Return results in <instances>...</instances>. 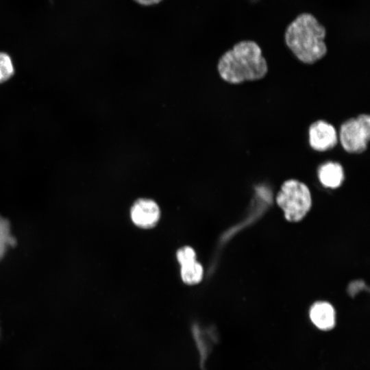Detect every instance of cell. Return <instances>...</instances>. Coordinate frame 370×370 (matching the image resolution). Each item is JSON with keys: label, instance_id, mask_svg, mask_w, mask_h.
<instances>
[{"label": "cell", "instance_id": "6da1fadb", "mask_svg": "<svg viewBox=\"0 0 370 370\" xmlns=\"http://www.w3.org/2000/svg\"><path fill=\"white\" fill-rule=\"evenodd\" d=\"M217 69L222 79L237 84L263 78L268 65L260 46L254 41L243 40L222 55Z\"/></svg>", "mask_w": 370, "mask_h": 370}, {"label": "cell", "instance_id": "7a4b0ae2", "mask_svg": "<svg viewBox=\"0 0 370 370\" xmlns=\"http://www.w3.org/2000/svg\"><path fill=\"white\" fill-rule=\"evenodd\" d=\"M326 29L310 13L298 15L287 27L286 45L301 62L313 64L327 53L324 42Z\"/></svg>", "mask_w": 370, "mask_h": 370}, {"label": "cell", "instance_id": "3957f363", "mask_svg": "<svg viewBox=\"0 0 370 370\" xmlns=\"http://www.w3.org/2000/svg\"><path fill=\"white\" fill-rule=\"evenodd\" d=\"M277 203L290 221H300L309 210L311 197L308 188L295 180L286 181L277 197Z\"/></svg>", "mask_w": 370, "mask_h": 370}, {"label": "cell", "instance_id": "277c9868", "mask_svg": "<svg viewBox=\"0 0 370 370\" xmlns=\"http://www.w3.org/2000/svg\"><path fill=\"white\" fill-rule=\"evenodd\" d=\"M341 144L348 153L365 151L370 140V116L362 114L343 122L339 131Z\"/></svg>", "mask_w": 370, "mask_h": 370}, {"label": "cell", "instance_id": "5b68a950", "mask_svg": "<svg viewBox=\"0 0 370 370\" xmlns=\"http://www.w3.org/2000/svg\"><path fill=\"white\" fill-rule=\"evenodd\" d=\"M308 134L310 147L318 151L330 149L338 143L335 128L323 120L312 123L309 127Z\"/></svg>", "mask_w": 370, "mask_h": 370}, {"label": "cell", "instance_id": "8992f818", "mask_svg": "<svg viewBox=\"0 0 370 370\" xmlns=\"http://www.w3.org/2000/svg\"><path fill=\"white\" fill-rule=\"evenodd\" d=\"M132 221L138 227L150 228L158 223L160 212L158 204L151 199H140L131 208Z\"/></svg>", "mask_w": 370, "mask_h": 370}, {"label": "cell", "instance_id": "52a82bcc", "mask_svg": "<svg viewBox=\"0 0 370 370\" xmlns=\"http://www.w3.org/2000/svg\"><path fill=\"white\" fill-rule=\"evenodd\" d=\"M310 318L315 327L321 330H330L335 325L334 309L325 301L313 304L310 310Z\"/></svg>", "mask_w": 370, "mask_h": 370}, {"label": "cell", "instance_id": "ba28073f", "mask_svg": "<svg viewBox=\"0 0 370 370\" xmlns=\"http://www.w3.org/2000/svg\"><path fill=\"white\" fill-rule=\"evenodd\" d=\"M319 178L321 182L327 187L336 188L343 180V170L342 166L337 162H329L319 169Z\"/></svg>", "mask_w": 370, "mask_h": 370}, {"label": "cell", "instance_id": "9c48e42d", "mask_svg": "<svg viewBox=\"0 0 370 370\" xmlns=\"http://www.w3.org/2000/svg\"><path fill=\"white\" fill-rule=\"evenodd\" d=\"M16 244V238L12 234L9 221L0 216V260L10 248Z\"/></svg>", "mask_w": 370, "mask_h": 370}, {"label": "cell", "instance_id": "30bf717a", "mask_svg": "<svg viewBox=\"0 0 370 370\" xmlns=\"http://www.w3.org/2000/svg\"><path fill=\"white\" fill-rule=\"evenodd\" d=\"M181 277L186 284L192 285L199 283L203 277L202 266L196 260L181 266Z\"/></svg>", "mask_w": 370, "mask_h": 370}, {"label": "cell", "instance_id": "8fae6325", "mask_svg": "<svg viewBox=\"0 0 370 370\" xmlns=\"http://www.w3.org/2000/svg\"><path fill=\"white\" fill-rule=\"evenodd\" d=\"M14 74V66L10 55L0 51V84L8 81Z\"/></svg>", "mask_w": 370, "mask_h": 370}, {"label": "cell", "instance_id": "7c38bea8", "mask_svg": "<svg viewBox=\"0 0 370 370\" xmlns=\"http://www.w3.org/2000/svg\"><path fill=\"white\" fill-rule=\"evenodd\" d=\"M195 252L193 248L185 246L180 248L177 253V258L181 266L195 261Z\"/></svg>", "mask_w": 370, "mask_h": 370}, {"label": "cell", "instance_id": "4fadbf2b", "mask_svg": "<svg viewBox=\"0 0 370 370\" xmlns=\"http://www.w3.org/2000/svg\"><path fill=\"white\" fill-rule=\"evenodd\" d=\"M136 3L143 6H151L160 3L163 0H134Z\"/></svg>", "mask_w": 370, "mask_h": 370}]
</instances>
